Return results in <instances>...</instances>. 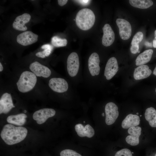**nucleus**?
Returning <instances> with one entry per match:
<instances>
[{
  "label": "nucleus",
  "instance_id": "obj_1",
  "mask_svg": "<svg viewBox=\"0 0 156 156\" xmlns=\"http://www.w3.org/2000/svg\"><path fill=\"white\" fill-rule=\"evenodd\" d=\"M27 133L26 128L21 126L16 127L9 124L3 126L0 135L6 144L12 145L23 141L26 138Z\"/></svg>",
  "mask_w": 156,
  "mask_h": 156
},
{
  "label": "nucleus",
  "instance_id": "obj_2",
  "mask_svg": "<svg viewBox=\"0 0 156 156\" xmlns=\"http://www.w3.org/2000/svg\"><path fill=\"white\" fill-rule=\"evenodd\" d=\"M95 17L92 11L88 8L80 10L77 14L75 21L78 27L83 30L90 29L94 25Z\"/></svg>",
  "mask_w": 156,
  "mask_h": 156
},
{
  "label": "nucleus",
  "instance_id": "obj_3",
  "mask_svg": "<svg viewBox=\"0 0 156 156\" xmlns=\"http://www.w3.org/2000/svg\"><path fill=\"white\" fill-rule=\"evenodd\" d=\"M36 82V76L33 73L25 71L21 74L16 85L20 92L25 93L32 90L35 87Z\"/></svg>",
  "mask_w": 156,
  "mask_h": 156
},
{
  "label": "nucleus",
  "instance_id": "obj_4",
  "mask_svg": "<svg viewBox=\"0 0 156 156\" xmlns=\"http://www.w3.org/2000/svg\"><path fill=\"white\" fill-rule=\"evenodd\" d=\"M67 64V71L69 75L71 77L75 76L78 72L79 66V58L77 53L73 52L69 55Z\"/></svg>",
  "mask_w": 156,
  "mask_h": 156
},
{
  "label": "nucleus",
  "instance_id": "obj_5",
  "mask_svg": "<svg viewBox=\"0 0 156 156\" xmlns=\"http://www.w3.org/2000/svg\"><path fill=\"white\" fill-rule=\"evenodd\" d=\"M118 106L112 102L107 103L105 107L106 114L105 122L107 125H110L115 121L119 116Z\"/></svg>",
  "mask_w": 156,
  "mask_h": 156
},
{
  "label": "nucleus",
  "instance_id": "obj_6",
  "mask_svg": "<svg viewBox=\"0 0 156 156\" xmlns=\"http://www.w3.org/2000/svg\"><path fill=\"white\" fill-rule=\"evenodd\" d=\"M55 111L51 108H44L36 111L33 114V118L38 124L44 123L49 118L54 116Z\"/></svg>",
  "mask_w": 156,
  "mask_h": 156
},
{
  "label": "nucleus",
  "instance_id": "obj_7",
  "mask_svg": "<svg viewBox=\"0 0 156 156\" xmlns=\"http://www.w3.org/2000/svg\"><path fill=\"white\" fill-rule=\"evenodd\" d=\"M116 23L119 29V33L121 38L127 40L130 37L132 33L131 26L130 23L126 20L118 18Z\"/></svg>",
  "mask_w": 156,
  "mask_h": 156
},
{
  "label": "nucleus",
  "instance_id": "obj_8",
  "mask_svg": "<svg viewBox=\"0 0 156 156\" xmlns=\"http://www.w3.org/2000/svg\"><path fill=\"white\" fill-rule=\"evenodd\" d=\"M49 87L54 91L63 93L66 91L68 84L64 79L61 78H53L50 79L49 83Z\"/></svg>",
  "mask_w": 156,
  "mask_h": 156
},
{
  "label": "nucleus",
  "instance_id": "obj_9",
  "mask_svg": "<svg viewBox=\"0 0 156 156\" xmlns=\"http://www.w3.org/2000/svg\"><path fill=\"white\" fill-rule=\"evenodd\" d=\"M38 36L30 31H24L17 36V42L24 46L31 44L36 42L38 40Z\"/></svg>",
  "mask_w": 156,
  "mask_h": 156
},
{
  "label": "nucleus",
  "instance_id": "obj_10",
  "mask_svg": "<svg viewBox=\"0 0 156 156\" xmlns=\"http://www.w3.org/2000/svg\"><path fill=\"white\" fill-rule=\"evenodd\" d=\"M29 68L31 72L37 77L47 78L51 74V71L48 68L37 61L31 64Z\"/></svg>",
  "mask_w": 156,
  "mask_h": 156
},
{
  "label": "nucleus",
  "instance_id": "obj_11",
  "mask_svg": "<svg viewBox=\"0 0 156 156\" xmlns=\"http://www.w3.org/2000/svg\"><path fill=\"white\" fill-rule=\"evenodd\" d=\"M14 107L11 94L7 92L3 94L0 99V114H7Z\"/></svg>",
  "mask_w": 156,
  "mask_h": 156
},
{
  "label": "nucleus",
  "instance_id": "obj_12",
  "mask_svg": "<svg viewBox=\"0 0 156 156\" xmlns=\"http://www.w3.org/2000/svg\"><path fill=\"white\" fill-rule=\"evenodd\" d=\"M117 60L114 57L110 58L107 61L105 68L104 76L108 80L111 79L118 70Z\"/></svg>",
  "mask_w": 156,
  "mask_h": 156
},
{
  "label": "nucleus",
  "instance_id": "obj_13",
  "mask_svg": "<svg viewBox=\"0 0 156 156\" xmlns=\"http://www.w3.org/2000/svg\"><path fill=\"white\" fill-rule=\"evenodd\" d=\"M141 128L139 126L133 127L129 128L128 132L130 135L126 137L125 140L128 144L135 146L139 143V138L141 134Z\"/></svg>",
  "mask_w": 156,
  "mask_h": 156
},
{
  "label": "nucleus",
  "instance_id": "obj_14",
  "mask_svg": "<svg viewBox=\"0 0 156 156\" xmlns=\"http://www.w3.org/2000/svg\"><path fill=\"white\" fill-rule=\"evenodd\" d=\"M100 62L99 56L97 53H93L89 57L88 60V68L92 76L97 75L99 74L100 69Z\"/></svg>",
  "mask_w": 156,
  "mask_h": 156
},
{
  "label": "nucleus",
  "instance_id": "obj_15",
  "mask_svg": "<svg viewBox=\"0 0 156 156\" xmlns=\"http://www.w3.org/2000/svg\"><path fill=\"white\" fill-rule=\"evenodd\" d=\"M103 35L102 44L105 47L111 45L115 40V34L111 26L108 24L105 25L103 28Z\"/></svg>",
  "mask_w": 156,
  "mask_h": 156
},
{
  "label": "nucleus",
  "instance_id": "obj_16",
  "mask_svg": "<svg viewBox=\"0 0 156 156\" xmlns=\"http://www.w3.org/2000/svg\"><path fill=\"white\" fill-rule=\"evenodd\" d=\"M31 18L30 15L27 13L18 16L16 18L12 24L13 28L19 31H26L27 27L25 25V24L29 22Z\"/></svg>",
  "mask_w": 156,
  "mask_h": 156
},
{
  "label": "nucleus",
  "instance_id": "obj_17",
  "mask_svg": "<svg viewBox=\"0 0 156 156\" xmlns=\"http://www.w3.org/2000/svg\"><path fill=\"white\" fill-rule=\"evenodd\" d=\"M75 128L77 134L81 137H87L91 138L94 134V129L89 124L84 126L82 124L78 123L75 125Z\"/></svg>",
  "mask_w": 156,
  "mask_h": 156
},
{
  "label": "nucleus",
  "instance_id": "obj_18",
  "mask_svg": "<svg viewBox=\"0 0 156 156\" xmlns=\"http://www.w3.org/2000/svg\"><path fill=\"white\" fill-rule=\"evenodd\" d=\"M152 73L151 70L147 65H143L138 66L135 69L133 77L136 80L146 78L149 76Z\"/></svg>",
  "mask_w": 156,
  "mask_h": 156
},
{
  "label": "nucleus",
  "instance_id": "obj_19",
  "mask_svg": "<svg viewBox=\"0 0 156 156\" xmlns=\"http://www.w3.org/2000/svg\"><path fill=\"white\" fill-rule=\"evenodd\" d=\"M140 118L137 115L129 114L127 115L122 123V127L125 129L136 127L140 124Z\"/></svg>",
  "mask_w": 156,
  "mask_h": 156
},
{
  "label": "nucleus",
  "instance_id": "obj_20",
  "mask_svg": "<svg viewBox=\"0 0 156 156\" xmlns=\"http://www.w3.org/2000/svg\"><path fill=\"white\" fill-rule=\"evenodd\" d=\"M153 53L152 49H149L140 54L135 60L136 66H139L144 65L149 62L151 58Z\"/></svg>",
  "mask_w": 156,
  "mask_h": 156
},
{
  "label": "nucleus",
  "instance_id": "obj_21",
  "mask_svg": "<svg viewBox=\"0 0 156 156\" xmlns=\"http://www.w3.org/2000/svg\"><path fill=\"white\" fill-rule=\"evenodd\" d=\"M27 116L26 114L21 113L9 116L7 118V122L10 124L19 126L24 125L26 122Z\"/></svg>",
  "mask_w": 156,
  "mask_h": 156
},
{
  "label": "nucleus",
  "instance_id": "obj_22",
  "mask_svg": "<svg viewBox=\"0 0 156 156\" xmlns=\"http://www.w3.org/2000/svg\"><path fill=\"white\" fill-rule=\"evenodd\" d=\"M144 116L146 120L148 122L149 125L152 127H156V110L151 107L146 110Z\"/></svg>",
  "mask_w": 156,
  "mask_h": 156
},
{
  "label": "nucleus",
  "instance_id": "obj_23",
  "mask_svg": "<svg viewBox=\"0 0 156 156\" xmlns=\"http://www.w3.org/2000/svg\"><path fill=\"white\" fill-rule=\"evenodd\" d=\"M129 2L132 6L142 9L148 8L153 4L151 0H130Z\"/></svg>",
  "mask_w": 156,
  "mask_h": 156
},
{
  "label": "nucleus",
  "instance_id": "obj_24",
  "mask_svg": "<svg viewBox=\"0 0 156 156\" xmlns=\"http://www.w3.org/2000/svg\"><path fill=\"white\" fill-rule=\"evenodd\" d=\"M51 42L55 47H63L66 46L67 41L66 39H62L57 36H54L51 38Z\"/></svg>",
  "mask_w": 156,
  "mask_h": 156
},
{
  "label": "nucleus",
  "instance_id": "obj_25",
  "mask_svg": "<svg viewBox=\"0 0 156 156\" xmlns=\"http://www.w3.org/2000/svg\"><path fill=\"white\" fill-rule=\"evenodd\" d=\"M143 38V34L141 31L138 32L133 36L131 42V47L139 48V44Z\"/></svg>",
  "mask_w": 156,
  "mask_h": 156
},
{
  "label": "nucleus",
  "instance_id": "obj_26",
  "mask_svg": "<svg viewBox=\"0 0 156 156\" xmlns=\"http://www.w3.org/2000/svg\"><path fill=\"white\" fill-rule=\"evenodd\" d=\"M60 156H82L80 154L73 150L66 149L62 151Z\"/></svg>",
  "mask_w": 156,
  "mask_h": 156
},
{
  "label": "nucleus",
  "instance_id": "obj_27",
  "mask_svg": "<svg viewBox=\"0 0 156 156\" xmlns=\"http://www.w3.org/2000/svg\"><path fill=\"white\" fill-rule=\"evenodd\" d=\"M41 48L44 49L42 52L46 57L50 55L53 49L52 45L48 44L43 45Z\"/></svg>",
  "mask_w": 156,
  "mask_h": 156
},
{
  "label": "nucleus",
  "instance_id": "obj_28",
  "mask_svg": "<svg viewBox=\"0 0 156 156\" xmlns=\"http://www.w3.org/2000/svg\"><path fill=\"white\" fill-rule=\"evenodd\" d=\"M115 156H132V153L129 149L124 148L117 152Z\"/></svg>",
  "mask_w": 156,
  "mask_h": 156
},
{
  "label": "nucleus",
  "instance_id": "obj_29",
  "mask_svg": "<svg viewBox=\"0 0 156 156\" xmlns=\"http://www.w3.org/2000/svg\"><path fill=\"white\" fill-rule=\"evenodd\" d=\"M76 1H77L80 4L83 5H88L90 2V0H77Z\"/></svg>",
  "mask_w": 156,
  "mask_h": 156
},
{
  "label": "nucleus",
  "instance_id": "obj_30",
  "mask_svg": "<svg viewBox=\"0 0 156 156\" xmlns=\"http://www.w3.org/2000/svg\"><path fill=\"white\" fill-rule=\"evenodd\" d=\"M59 5L60 6H63L65 5L67 2V0H57Z\"/></svg>",
  "mask_w": 156,
  "mask_h": 156
},
{
  "label": "nucleus",
  "instance_id": "obj_31",
  "mask_svg": "<svg viewBox=\"0 0 156 156\" xmlns=\"http://www.w3.org/2000/svg\"><path fill=\"white\" fill-rule=\"evenodd\" d=\"M36 55L39 57L44 58L46 57L45 55L43 53L42 51L37 52L36 54Z\"/></svg>",
  "mask_w": 156,
  "mask_h": 156
},
{
  "label": "nucleus",
  "instance_id": "obj_32",
  "mask_svg": "<svg viewBox=\"0 0 156 156\" xmlns=\"http://www.w3.org/2000/svg\"><path fill=\"white\" fill-rule=\"evenodd\" d=\"M155 38L153 40V46L154 47L156 48V30L155 31Z\"/></svg>",
  "mask_w": 156,
  "mask_h": 156
},
{
  "label": "nucleus",
  "instance_id": "obj_33",
  "mask_svg": "<svg viewBox=\"0 0 156 156\" xmlns=\"http://www.w3.org/2000/svg\"><path fill=\"white\" fill-rule=\"evenodd\" d=\"M145 46L147 47H151L152 46L151 43H150L148 42H145Z\"/></svg>",
  "mask_w": 156,
  "mask_h": 156
},
{
  "label": "nucleus",
  "instance_id": "obj_34",
  "mask_svg": "<svg viewBox=\"0 0 156 156\" xmlns=\"http://www.w3.org/2000/svg\"><path fill=\"white\" fill-rule=\"evenodd\" d=\"M3 70V65L1 64V62L0 63V71L1 72Z\"/></svg>",
  "mask_w": 156,
  "mask_h": 156
},
{
  "label": "nucleus",
  "instance_id": "obj_35",
  "mask_svg": "<svg viewBox=\"0 0 156 156\" xmlns=\"http://www.w3.org/2000/svg\"><path fill=\"white\" fill-rule=\"evenodd\" d=\"M153 75L156 76V66L153 71Z\"/></svg>",
  "mask_w": 156,
  "mask_h": 156
},
{
  "label": "nucleus",
  "instance_id": "obj_36",
  "mask_svg": "<svg viewBox=\"0 0 156 156\" xmlns=\"http://www.w3.org/2000/svg\"><path fill=\"white\" fill-rule=\"evenodd\" d=\"M102 115L103 116H104V113H103L102 114Z\"/></svg>",
  "mask_w": 156,
  "mask_h": 156
},
{
  "label": "nucleus",
  "instance_id": "obj_37",
  "mask_svg": "<svg viewBox=\"0 0 156 156\" xmlns=\"http://www.w3.org/2000/svg\"><path fill=\"white\" fill-rule=\"evenodd\" d=\"M24 112H25V113H26V110H25L24 111Z\"/></svg>",
  "mask_w": 156,
  "mask_h": 156
},
{
  "label": "nucleus",
  "instance_id": "obj_38",
  "mask_svg": "<svg viewBox=\"0 0 156 156\" xmlns=\"http://www.w3.org/2000/svg\"><path fill=\"white\" fill-rule=\"evenodd\" d=\"M138 114H138V113H137V115H138Z\"/></svg>",
  "mask_w": 156,
  "mask_h": 156
},
{
  "label": "nucleus",
  "instance_id": "obj_39",
  "mask_svg": "<svg viewBox=\"0 0 156 156\" xmlns=\"http://www.w3.org/2000/svg\"><path fill=\"white\" fill-rule=\"evenodd\" d=\"M140 51H138V53H140Z\"/></svg>",
  "mask_w": 156,
  "mask_h": 156
},
{
  "label": "nucleus",
  "instance_id": "obj_40",
  "mask_svg": "<svg viewBox=\"0 0 156 156\" xmlns=\"http://www.w3.org/2000/svg\"><path fill=\"white\" fill-rule=\"evenodd\" d=\"M155 92H156V88L155 89Z\"/></svg>",
  "mask_w": 156,
  "mask_h": 156
},
{
  "label": "nucleus",
  "instance_id": "obj_41",
  "mask_svg": "<svg viewBox=\"0 0 156 156\" xmlns=\"http://www.w3.org/2000/svg\"><path fill=\"white\" fill-rule=\"evenodd\" d=\"M142 116L141 115H140V116Z\"/></svg>",
  "mask_w": 156,
  "mask_h": 156
},
{
  "label": "nucleus",
  "instance_id": "obj_42",
  "mask_svg": "<svg viewBox=\"0 0 156 156\" xmlns=\"http://www.w3.org/2000/svg\"><path fill=\"white\" fill-rule=\"evenodd\" d=\"M155 156H156V155H155Z\"/></svg>",
  "mask_w": 156,
  "mask_h": 156
}]
</instances>
